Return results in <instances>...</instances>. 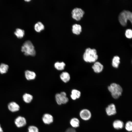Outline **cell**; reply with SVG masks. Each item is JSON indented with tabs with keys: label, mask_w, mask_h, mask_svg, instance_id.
<instances>
[{
	"label": "cell",
	"mask_w": 132,
	"mask_h": 132,
	"mask_svg": "<svg viewBox=\"0 0 132 132\" xmlns=\"http://www.w3.org/2000/svg\"><path fill=\"white\" fill-rule=\"evenodd\" d=\"M83 58L84 60L86 62H95L98 58L96 50L95 49L87 48L83 54Z\"/></svg>",
	"instance_id": "obj_1"
},
{
	"label": "cell",
	"mask_w": 132,
	"mask_h": 132,
	"mask_svg": "<svg viewBox=\"0 0 132 132\" xmlns=\"http://www.w3.org/2000/svg\"><path fill=\"white\" fill-rule=\"evenodd\" d=\"M21 51L26 56H34L36 54L34 45L31 41L29 40L23 43L21 47Z\"/></svg>",
	"instance_id": "obj_2"
},
{
	"label": "cell",
	"mask_w": 132,
	"mask_h": 132,
	"mask_svg": "<svg viewBox=\"0 0 132 132\" xmlns=\"http://www.w3.org/2000/svg\"><path fill=\"white\" fill-rule=\"evenodd\" d=\"M108 88L112 97L115 99L119 98L123 92L122 87L119 85L115 83L111 84L108 86Z\"/></svg>",
	"instance_id": "obj_3"
},
{
	"label": "cell",
	"mask_w": 132,
	"mask_h": 132,
	"mask_svg": "<svg viewBox=\"0 0 132 132\" xmlns=\"http://www.w3.org/2000/svg\"><path fill=\"white\" fill-rule=\"evenodd\" d=\"M118 19L120 23L123 26L126 25L128 20L132 23V13L130 11L123 10L119 14Z\"/></svg>",
	"instance_id": "obj_4"
},
{
	"label": "cell",
	"mask_w": 132,
	"mask_h": 132,
	"mask_svg": "<svg viewBox=\"0 0 132 132\" xmlns=\"http://www.w3.org/2000/svg\"><path fill=\"white\" fill-rule=\"evenodd\" d=\"M84 11L82 9L76 8L74 9L72 12V17L73 19L77 21L80 20L83 17Z\"/></svg>",
	"instance_id": "obj_5"
},
{
	"label": "cell",
	"mask_w": 132,
	"mask_h": 132,
	"mask_svg": "<svg viewBox=\"0 0 132 132\" xmlns=\"http://www.w3.org/2000/svg\"><path fill=\"white\" fill-rule=\"evenodd\" d=\"M79 115L81 118L85 121L90 120L92 116L90 111L87 109H84L81 110L79 112Z\"/></svg>",
	"instance_id": "obj_6"
},
{
	"label": "cell",
	"mask_w": 132,
	"mask_h": 132,
	"mask_svg": "<svg viewBox=\"0 0 132 132\" xmlns=\"http://www.w3.org/2000/svg\"><path fill=\"white\" fill-rule=\"evenodd\" d=\"M14 123L16 126L18 128H21L25 126L26 124L27 121L24 117L19 116L15 119Z\"/></svg>",
	"instance_id": "obj_7"
},
{
	"label": "cell",
	"mask_w": 132,
	"mask_h": 132,
	"mask_svg": "<svg viewBox=\"0 0 132 132\" xmlns=\"http://www.w3.org/2000/svg\"><path fill=\"white\" fill-rule=\"evenodd\" d=\"M105 111L107 115L109 116L115 115L117 112L115 105L113 103L110 104L106 107Z\"/></svg>",
	"instance_id": "obj_8"
},
{
	"label": "cell",
	"mask_w": 132,
	"mask_h": 132,
	"mask_svg": "<svg viewBox=\"0 0 132 132\" xmlns=\"http://www.w3.org/2000/svg\"><path fill=\"white\" fill-rule=\"evenodd\" d=\"M8 108L10 111L14 112L19 111L20 109V107L16 102L14 101H11L8 103Z\"/></svg>",
	"instance_id": "obj_9"
},
{
	"label": "cell",
	"mask_w": 132,
	"mask_h": 132,
	"mask_svg": "<svg viewBox=\"0 0 132 132\" xmlns=\"http://www.w3.org/2000/svg\"><path fill=\"white\" fill-rule=\"evenodd\" d=\"M94 72L96 73L101 72L103 69V65L99 62H95L92 66Z\"/></svg>",
	"instance_id": "obj_10"
},
{
	"label": "cell",
	"mask_w": 132,
	"mask_h": 132,
	"mask_svg": "<svg viewBox=\"0 0 132 132\" xmlns=\"http://www.w3.org/2000/svg\"><path fill=\"white\" fill-rule=\"evenodd\" d=\"M42 120L45 124H49L53 121V118L52 116L48 113H45L43 116Z\"/></svg>",
	"instance_id": "obj_11"
},
{
	"label": "cell",
	"mask_w": 132,
	"mask_h": 132,
	"mask_svg": "<svg viewBox=\"0 0 132 132\" xmlns=\"http://www.w3.org/2000/svg\"><path fill=\"white\" fill-rule=\"evenodd\" d=\"M25 77L28 80H30L34 79L36 78V75L34 72L27 70L25 71Z\"/></svg>",
	"instance_id": "obj_12"
},
{
	"label": "cell",
	"mask_w": 132,
	"mask_h": 132,
	"mask_svg": "<svg viewBox=\"0 0 132 132\" xmlns=\"http://www.w3.org/2000/svg\"><path fill=\"white\" fill-rule=\"evenodd\" d=\"M112 125L114 129L119 130L122 129L124 126L123 122L121 121L117 120L114 121Z\"/></svg>",
	"instance_id": "obj_13"
},
{
	"label": "cell",
	"mask_w": 132,
	"mask_h": 132,
	"mask_svg": "<svg viewBox=\"0 0 132 132\" xmlns=\"http://www.w3.org/2000/svg\"><path fill=\"white\" fill-rule=\"evenodd\" d=\"M81 93L80 91L76 89H73L71 92L70 97L73 100L79 98L81 96Z\"/></svg>",
	"instance_id": "obj_14"
},
{
	"label": "cell",
	"mask_w": 132,
	"mask_h": 132,
	"mask_svg": "<svg viewBox=\"0 0 132 132\" xmlns=\"http://www.w3.org/2000/svg\"><path fill=\"white\" fill-rule=\"evenodd\" d=\"M60 77L63 81L66 83L68 82L70 79L69 74L66 72H62L60 75Z\"/></svg>",
	"instance_id": "obj_15"
},
{
	"label": "cell",
	"mask_w": 132,
	"mask_h": 132,
	"mask_svg": "<svg viewBox=\"0 0 132 132\" xmlns=\"http://www.w3.org/2000/svg\"><path fill=\"white\" fill-rule=\"evenodd\" d=\"M72 32L75 34L79 35L82 31V27L79 24H75L72 26Z\"/></svg>",
	"instance_id": "obj_16"
},
{
	"label": "cell",
	"mask_w": 132,
	"mask_h": 132,
	"mask_svg": "<svg viewBox=\"0 0 132 132\" xmlns=\"http://www.w3.org/2000/svg\"><path fill=\"white\" fill-rule=\"evenodd\" d=\"M25 31L23 29L19 28H17L14 34L18 39H21L25 35Z\"/></svg>",
	"instance_id": "obj_17"
},
{
	"label": "cell",
	"mask_w": 132,
	"mask_h": 132,
	"mask_svg": "<svg viewBox=\"0 0 132 132\" xmlns=\"http://www.w3.org/2000/svg\"><path fill=\"white\" fill-rule=\"evenodd\" d=\"M120 63V58L119 56L116 55L113 57L112 62V65L113 67L115 68H118Z\"/></svg>",
	"instance_id": "obj_18"
},
{
	"label": "cell",
	"mask_w": 132,
	"mask_h": 132,
	"mask_svg": "<svg viewBox=\"0 0 132 132\" xmlns=\"http://www.w3.org/2000/svg\"><path fill=\"white\" fill-rule=\"evenodd\" d=\"M33 97L31 94L25 93L22 96L23 100L25 103H30L33 99Z\"/></svg>",
	"instance_id": "obj_19"
},
{
	"label": "cell",
	"mask_w": 132,
	"mask_h": 132,
	"mask_svg": "<svg viewBox=\"0 0 132 132\" xmlns=\"http://www.w3.org/2000/svg\"><path fill=\"white\" fill-rule=\"evenodd\" d=\"M70 123L72 127L74 128H77L79 126L80 121L77 118H73L71 119Z\"/></svg>",
	"instance_id": "obj_20"
},
{
	"label": "cell",
	"mask_w": 132,
	"mask_h": 132,
	"mask_svg": "<svg viewBox=\"0 0 132 132\" xmlns=\"http://www.w3.org/2000/svg\"><path fill=\"white\" fill-rule=\"evenodd\" d=\"M9 66L7 64L1 63L0 64V73L3 74L6 73L8 71Z\"/></svg>",
	"instance_id": "obj_21"
},
{
	"label": "cell",
	"mask_w": 132,
	"mask_h": 132,
	"mask_svg": "<svg viewBox=\"0 0 132 132\" xmlns=\"http://www.w3.org/2000/svg\"><path fill=\"white\" fill-rule=\"evenodd\" d=\"M65 66V64L63 62H55L54 65L55 68L58 70H64Z\"/></svg>",
	"instance_id": "obj_22"
},
{
	"label": "cell",
	"mask_w": 132,
	"mask_h": 132,
	"mask_svg": "<svg viewBox=\"0 0 132 132\" xmlns=\"http://www.w3.org/2000/svg\"><path fill=\"white\" fill-rule=\"evenodd\" d=\"M62 104H66L68 101V98L66 97V93L64 92H61L60 93Z\"/></svg>",
	"instance_id": "obj_23"
},
{
	"label": "cell",
	"mask_w": 132,
	"mask_h": 132,
	"mask_svg": "<svg viewBox=\"0 0 132 132\" xmlns=\"http://www.w3.org/2000/svg\"><path fill=\"white\" fill-rule=\"evenodd\" d=\"M34 29L36 32H39L44 29V26L41 22H38L35 24Z\"/></svg>",
	"instance_id": "obj_24"
},
{
	"label": "cell",
	"mask_w": 132,
	"mask_h": 132,
	"mask_svg": "<svg viewBox=\"0 0 132 132\" xmlns=\"http://www.w3.org/2000/svg\"><path fill=\"white\" fill-rule=\"evenodd\" d=\"M125 128L128 132H131L132 131V122L131 121H127L125 125Z\"/></svg>",
	"instance_id": "obj_25"
},
{
	"label": "cell",
	"mask_w": 132,
	"mask_h": 132,
	"mask_svg": "<svg viewBox=\"0 0 132 132\" xmlns=\"http://www.w3.org/2000/svg\"><path fill=\"white\" fill-rule=\"evenodd\" d=\"M28 132H39V130L36 126L31 125L28 127Z\"/></svg>",
	"instance_id": "obj_26"
},
{
	"label": "cell",
	"mask_w": 132,
	"mask_h": 132,
	"mask_svg": "<svg viewBox=\"0 0 132 132\" xmlns=\"http://www.w3.org/2000/svg\"><path fill=\"white\" fill-rule=\"evenodd\" d=\"M125 35L126 37L129 39L131 38L132 37V30L131 29H127L125 31Z\"/></svg>",
	"instance_id": "obj_27"
},
{
	"label": "cell",
	"mask_w": 132,
	"mask_h": 132,
	"mask_svg": "<svg viewBox=\"0 0 132 132\" xmlns=\"http://www.w3.org/2000/svg\"><path fill=\"white\" fill-rule=\"evenodd\" d=\"M55 97L57 103L59 105L62 104L60 93H57L56 94Z\"/></svg>",
	"instance_id": "obj_28"
},
{
	"label": "cell",
	"mask_w": 132,
	"mask_h": 132,
	"mask_svg": "<svg viewBox=\"0 0 132 132\" xmlns=\"http://www.w3.org/2000/svg\"><path fill=\"white\" fill-rule=\"evenodd\" d=\"M65 132H76L74 129L70 128L68 129Z\"/></svg>",
	"instance_id": "obj_29"
},
{
	"label": "cell",
	"mask_w": 132,
	"mask_h": 132,
	"mask_svg": "<svg viewBox=\"0 0 132 132\" xmlns=\"http://www.w3.org/2000/svg\"><path fill=\"white\" fill-rule=\"evenodd\" d=\"M0 132H3V130L0 124Z\"/></svg>",
	"instance_id": "obj_30"
},
{
	"label": "cell",
	"mask_w": 132,
	"mask_h": 132,
	"mask_svg": "<svg viewBox=\"0 0 132 132\" xmlns=\"http://www.w3.org/2000/svg\"><path fill=\"white\" fill-rule=\"evenodd\" d=\"M31 1V0H25V1L26 2H29Z\"/></svg>",
	"instance_id": "obj_31"
}]
</instances>
